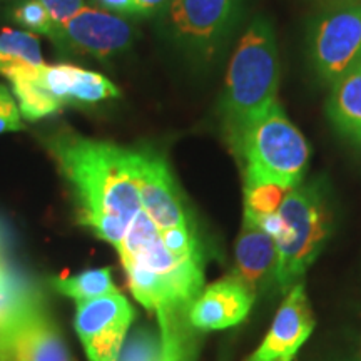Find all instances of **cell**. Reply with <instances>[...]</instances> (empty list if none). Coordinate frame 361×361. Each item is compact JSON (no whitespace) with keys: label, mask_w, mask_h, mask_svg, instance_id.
I'll return each instance as SVG.
<instances>
[{"label":"cell","mask_w":361,"mask_h":361,"mask_svg":"<svg viewBox=\"0 0 361 361\" xmlns=\"http://www.w3.org/2000/svg\"><path fill=\"white\" fill-rule=\"evenodd\" d=\"M35 74L44 87L67 104H97L121 96V90L106 75L69 64L39 66Z\"/></svg>","instance_id":"14"},{"label":"cell","mask_w":361,"mask_h":361,"mask_svg":"<svg viewBox=\"0 0 361 361\" xmlns=\"http://www.w3.org/2000/svg\"><path fill=\"white\" fill-rule=\"evenodd\" d=\"M278 213L284 231L276 239V283L288 293L301 283L306 269L316 259L331 229L326 200L316 184H298L288 189Z\"/></svg>","instance_id":"4"},{"label":"cell","mask_w":361,"mask_h":361,"mask_svg":"<svg viewBox=\"0 0 361 361\" xmlns=\"http://www.w3.org/2000/svg\"><path fill=\"white\" fill-rule=\"evenodd\" d=\"M117 361H166L161 333L151 328L135 329L126 336Z\"/></svg>","instance_id":"19"},{"label":"cell","mask_w":361,"mask_h":361,"mask_svg":"<svg viewBox=\"0 0 361 361\" xmlns=\"http://www.w3.org/2000/svg\"><path fill=\"white\" fill-rule=\"evenodd\" d=\"M133 318V306L121 293L78 303L75 331L89 361H117Z\"/></svg>","instance_id":"8"},{"label":"cell","mask_w":361,"mask_h":361,"mask_svg":"<svg viewBox=\"0 0 361 361\" xmlns=\"http://www.w3.org/2000/svg\"><path fill=\"white\" fill-rule=\"evenodd\" d=\"M243 0H171L168 25L180 47L201 59L216 56L241 17Z\"/></svg>","instance_id":"5"},{"label":"cell","mask_w":361,"mask_h":361,"mask_svg":"<svg viewBox=\"0 0 361 361\" xmlns=\"http://www.w3.org/2000/svg\"><path fill=\"white\" fill-rule=\"evenodd\" d=\"M19 104L13 99V94L6 85L0 84V134L24 130Z\"/></svg>","instance_id":"23"},{"label":"cell","mask_w":361,"mask_h":361,"mask_svg":"<svg viewBox=\"0 0 361 361\" xmlns=\"http://www.w3.org/2000/svg\"><path fill=\"white\" fill-rule=\"evenodd\" d=\"M278 252L274 239L255 219L245 214L236 243V269L233 276L252 295L276 281Z\"/></svg>","instance_id":"13"},{"label":"cell","mask_w":361,"mask_h":361,"mask_svg":"<svg viewBox=\"0 0 361 361\" xmlns=\"http://www.w3.org/2000/svg\"><path fill=\"white\" fill-rule=\"evenodd\" d=\"M313 311L305 286L300 283L288 291L264 341L247 361H291L313 333Z\"/></svg>","instance_id":"9"},{"label":"cell","mask_w":361,"mask_h":361,"mask_svg":"<svg viewBox=\"0 0 361 361\" xmlns=\"http://www.w3.org/2000/svg\"><path fill=\"white\" fill-rule=\"evenodd\" d=\"M11 80L13 96L19 104L20 114L29 121H37L64 109V104L56 99L40 82L35 67H16L6 72Z\"/></svg>","instance_id":"16"},{"label":"cell","mask_w":361,"mask_h":361,"mask_svg":"<svg viewBox=\"0 0 361 361\" xmlns=\"http://www.w3.org/2000/svg\"><path fill=\"white\" fill-rule=\"evenodd\" d=\"M229 147L243 169L245 188L258 184L296 188L310 161L308 142L279 102L256 117Z\"/></svg>","instance_id":"3"},{"label":"cell","mask_w":361,"mask_h":361,"mask_svg":"<svg viewBox=\"0 0 361 361\" xmlns=\"http://www.w3.org/2000/svg\"><path fill=\"white\" fill-rule=\"evenodd\" d=\"M0 361H72L57 324L37 305L20 319L0 346Z\"/></svg>","instance_id":"10"},{"label":"cell","mask_w":361,"mask_h":361,"mask_svg":"<svg viewBox=\"0 0 361 361\" xmlns=\"http://www.w3.org/2000/svg\"><path fill=\"white\" fill-rule=\"evenodd\" d=\"M37 2L47 8L56 25L64 24L84 7V0H37Z\"/></svg>","instance_id":"24"},{"label":"cell","mask_w":361,"mask_h":361,"mask_svg":"<svg viewBox=\"0 0 361 361\" xmlns=\"http://www.w3.org/2000/svg\"><path fill=\"white\" fill-rule=\"evenodd\" d=\"M139 196L142 211L159 231L191 224L168 162L149 151H139Z\"/></svg>","instance_id":"11"},{"label":"cell","mask_w":361,"mask_h":361,"mask_svg":"<svg viewBox=\"0 0 361 361\" xmlns=\"http://www.w3.org/2000/svg\"><path fill=\"white\" fill-rule=\"evenodd\" d=\"M39 37L32 32L4 29L0 32V74L16 67L44 66Z\"/></svg>","instance_id":"17"},{"label":"cell","mask_w":361,"mask_h":361,"mask_svg":"<svg viewBox=\"0 0 361 361\" xmlns=\"http://www.w3.org/2000/svg\"><path fill=\"white\" fill-rule=\"evenodd\" d=\"M326 112L341 134L361 142V61L331 85Z\"/></svg>","instance_id":"15"},{"label":"cell","mask_w":361,"mask_h":361,"mask_svg":"<svg viewBox=\"0 0 361 361\" xmlns=\"http://www.w3.org/2000/svg\"><path fill=\"white\" fill-rule=\"evenodd\" d=\"M13 20L22 27H25L30 32L44 34L47 37L52 34L54 27H56L52 17L49 16L47 8L37 2V0H25L24 4H20L13 11Z\"/></svg>","instance_id":"22"},{"label":"cell","mask_w":361,"mask_h":361,"mask_svg":"<svg viewBox=\"0 0 361 361\" xmlns=\"http://www.w3.org/2000/svg\"><path fill=\"white\" fill-rule=\"evenodd\" d=\"M355 361H361V343H360V348H358V353H356Z\"/></svg>","instance_id":"27"},{"label":"cell","mask_w":361,"mask_h":361,"mask_svg":"<svg viewBox=\"0 0 361 361\" xmlns=\"http://www.w3.org/2000/svg\"><path fill=\"white\" fill-rule=\"evenodd\" d=\"M49 39L64 54L106 61L128 51L134 32L123 17L99 8L82 7L64 24L54 27Z\"/></svg>","instance_id":"7"},{"label":"cell","mask_w":361,"mask_h":361,"mask_svg":"<svg viewBox=\"0 0 361 361\" xmlns=\"http://www.w3.org/2000/svg\"><path fill=\"white\" fill-rule=\"evenodd\" d=\"M288 189L278 184H258V186L245 188V214L259 218L276 213L286 196Z\"/></svg>","instance_id":"20"},{"label":"cell","mask_w":361,"mask_h":361,"mask_svg":"<svg viewBox=\"0 0 361 361\" xmlns=\"http://www.w3.org/2000/svg\"><path fill=\"white\" fill-rule=\"evenodd\" d=\"M161 239L166 250L179 259H202L200 241L192 224L174 226V228L161 229Z\"/></svg>","instance_id":"21"},{"label":"cell","mask_w":361,"mask_h":361,"mask_svg":"<svg viewBox=\"0 0 361 361\" xmlns=\"http://www.w3.org/2000/svg\"><path fill=\"white\" fill-rule=\"evenodd\" d=\"M52 286L62 296L72 298L78 303L80 301L96 300L106 295L121 293L112 283L111 269H90L78 274V276H61L52 279Z\"/></svg>","instance_id":"18"},{"label":"cell","mask_w":361,"mask_h":361,"mask_svg":"<svg viewBox=\"0 0 361 361\" xmlns=\"http://www.w3.org/2000/svg\"><path fill=\"white\" fill-rule=\"evenodd\" d=\"M255 303V295L234 276L216 281L201 291L189 311L194 329L211 331L241 323Z\"/></svg>","instance_id":"12"},{"label":"cell","mask_w":361,"mask_h":361,"mask_svg":"<svg viewBox=\"0 0 361 361\" xmlns=\"http://www.w3.org/2000/svg\"><path fill=\"white\" fill-rule=\"evenodd\" d=\"M78 201L79 223L117 246L139 214V151L59 130L45 141Z\"/></svg>","instance_id":"1"},{"label":"cell","mask_w":361,"mask_h":361,"mask_svg":"<svg viewBox=\"0 0 361 361\" xmlns=\"http://www.w3.org/2000/svg\"><path fill=\"white\" fill-rule=\"evenodd\" d=\"M279 57L273 27L255 19L245 30L229 61L221 116L226 139L233 144L256 117L278 102Z\"/></svg>","instance_id":"2"},{"label":"cell","mask_w":361,"mask_h":361,"mask_svg":"<svg viewBox=\"0 0 361 361\" xmlns=\"http://www.w3.org/2000/svg\"><path fill=\"white\" fill-rule=\"evenodd\" d=\"M106 11L121 13H135L134 0H96Z\"/></svg>","instance_id":"26"},{"label":"cell","mask_w":361,"mask_h":361,"mask_svg":"<svg viewBox=\"0 0 361 361\" xmlns=\"http://www.w3.org/2000/svg\"><path fill=\"white\" fill-rule=\"evenodd\" d=\"M171 0H134L135 13L137 16H152L169 6Z\"/></svg>","instance_id":"25"},{"label":"cell","mask_w":361,"mask_h":361,"mask_svg":"<svg viewBox=\"0 0 361 361\" xmlns=\"http://www.w3.org/2000/svg\"><path fill=\"white\" fill-rule=\"evenodd\" d=\"M311 62L326 84H335L361 61V4L329 12L311 32Z\"/></svg>","instance_id":"6"}]
</instances>
